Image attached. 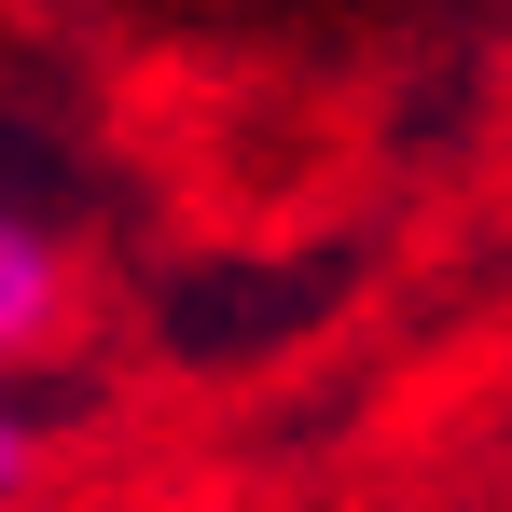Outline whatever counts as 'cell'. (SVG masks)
Segmentation results:
<instances>
[{
	"label": "cell",
	"mask_w": 512,
	"mask_h": 512,
	"mask_svg": "<svg viewBox=\"0 0 512 512\" xmlns=\"http://www.w3.org/2000/svg\"><path fill=\"white\" fill-rule=\"evenodd\" d=\"M28 471H42V429H28V416H14V402H0V499H14Z\"/></svg>",
	"instance_id": "2"
},
{
	"label": "cell",
	"mask_w": 512,
	"mask_h": 512,
	"mask_svg": "<svg viewBox=\"0 0 512 512\" xmlns=\"http://www.w3.org/2000/svg\"><path fill=\"white\" fill-rule=\"evenodd\" d=\"M56 319H70V263H56L42 222H14V208H0V360H28Z\"/></svg>",
	"instance_id": "1"
}]
</instances>
